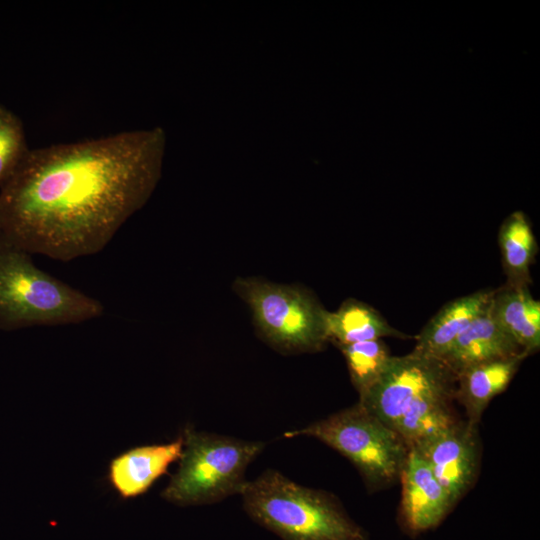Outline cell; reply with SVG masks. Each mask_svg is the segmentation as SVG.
Masks as SVG:
<instances>
[{"mask_svg": "<svg viewBox=\"0 0 540 540\" xmlns=\"http://www.w3.org/2000/svg\"><path fill=\"white\" fill-rule=\"evenodd\" d=\"M265 443L186 428L177 472L161 493L176 505L213 504L241 494L249 464Z\"/></svg>", "mask_w": 540, "mask_h": 540, "instance_id": "obj_5", "label": "cell"}, {"mask_svg": "<svg viewBox=\"0 0 540 540\" xmlns=\"http://www.w3.org/2000/svg\"><path fill=\"white\" fill-rule=\"evenodd\" d=\"M498 242L504 271L510 285H529L530 265L537 253V242L522 211L511 213L502 223Z\"/></svg>", "mask_w": 540, "mask_h": 540, "instance_id": "obj_16", "label": "cell"}, {"mask_svg": "<svg viewBox=\"0 0 540 540\" xmlns=\"http://www.w3.org/2000/svg\"><path fill=\"white\" fill-rule=\"evenodd\" d=\"M494 290H480L446 303L416 336L413 351L442 359L456 338L489 305Z\"/></svg>", "mask_w": 540, "mask_h": 540, "instance_id": "obj_12", "label": "cell"}, {"mask_svg": "<svg viewBox=\"0 0 540 540\" xmlns=\"http://www.w3.org/2000/svg\"><path fill=\"white\" fill-rule=\"evenodd\" d=\"M326 334L337 347L383 337H408L391 327L377 310L355 299L345 300L335 312L327 311Z\"/></svg>", "mask_w": 540, "mask_h": 540, "instance_id": "obj_15", "label": "cell"}, {"mask_svg": "<svg viewBox=\"0 0 540 540\" xmlns=\"http://www.w3.org/2000/svg\"><path fill=\"white\" fill-rule=\"evenodd\" d=\"M29 151L22 120L0 103V188L13 176Z\"/></svg>", "mask_w": 540, "mask_h": 540, "instance_id": "obj_18", "label": "cell"}, {"mask_svg": "<svg viewBox=\"0 0 540 540\" xmlns=\"http://www.w3.org/2000/svg\"><path fill=\"white\" fill-rule=\"evenodd\" d=\"M410 448L426 461L453 505L472 486L479 463L475 424L456 421Z\"/></svg>", "mask_w": 540, "mask_h": 540, "instance_id": "obj_8", "label": "cell"}, {"mask_svg": "<svg viewBox=\"0 0 540 540\" xmlns=\"http://www.w3.org/2000/svg\"><path fill=\"white\" fill-rule=\"evenodd\" d=\"M399 479L402 483L401 521L410 534L437 527L454 506L426 461L409 450Z\"/></svg>", "mask_w": 540, "mask_h": 540, "instance_id": "obj_9", "label": "cell"}, {"mask_svg": "<svg viewBox=\"0 0 540 540\" xmlns=\"http://www.w3.org/2000/svg\"><path fill=\"white\" fill-rule=\"evenodd\" d=\"M249 517L283 540H368L336 497L265 470L241 491Z\"/></svg>", "mask_w": 540, "mask_h": 540, "instance_id": "obj_3", "label": "cell"}, {"mask_svg": "<svg viewBox=\"0 0 540 540\" xmlns=\"http://www.w3.org/2000/svg\"><path fill=\"white\" fill-rule=\"evenodd\" d=\"M5 240L4 234L0 228V244Z\"/></svg>", "mask_w": 540, "mask_h": 540, "instance_id": "obj_19", "label": "cell"}, {"mask_svg": "<svg viewBox=\"0 0 540 540\" xmlns=\"http://www.w3.org/2000/svg\"><path fill=\"white\" fill-rule=\"evenodd\" d=\"M183 450V437L167 444L140 446L114 458L109 467V479L123 498L145 493L167 472Z\"/></svg>", "mask_w": 540, "mask_h": 540, "instance_id": "obj_11", "label": "cell"}, {"mask_svg": "<svg viewBox=\"0 0 540 540\" xmlns=\"http://www.w3.org/2000/svg\"><path fill=\"white\" fill-rule=\"evenodd\" d=\"M491 308L499 325L528 355L540 347V302L527 285H510L494 290Z\"/></svg>", "mask_w": 540, "mask_h": 540, "instance_id": "obj_14", "label": "cell"}, {"mask_svg": "<svg viewBox=\"0 0 540 540\" xmlns=\"http://www.w3.org/2000/svg\"><path fill=\"white\" fill-rule=\"evenodd\" d=\"M522 353L526 352L496 321L490 301L487 308L456 338L441 360L456 376L470 366Z\"/></svg>", "mask_w": 540, "mask_h": 540, "instance_id": "obj_10", "label": "cell"}, {"mask_svg": "<svg viewBox=\"0 0 540 540\" xmlns=\"http://www.w3.org/2000/svg\"><path fill=\"white\" fill-rule=\"evenodd\" d=\"M159 140L123 131L30 149L0 188L5 239L64 262L100 252L149 197Z\"/></svg>", "mask_w": 540, "mask_h": 540, "instance_id": "obj_1", "label": "cell"}, {"mask_svg": "<svg viewBox=\"0 0 540 540\" xmlns=\"http://www.w3.org/2000/svg\"><path fill=\"white\" fill-rule=\"evenodd\" d=\"M526 353L518 356L476 364L456 374L455 398L464 406L468 422L477 424L484 409L496 395L503 392Z\"/></svg>", "mask_w": 540, "mask_h": 540, "instance_id": "obj_13", "label": "cell"}, {"mask_svg": "<svg viewBox=\"0 0 540 540\" xmlns=\"http://www.w3.org/2000/svg\"><path fill=\"white\" fill-rule=\"evenodd\" d=\"M297 436L315 438L339 452L373 489L400 477L410 450L399 434L359 403L284 434L287 438Z\"/></svg>", "mask_w": 540, "mask_h": 540, "instance_id": "obj_6", "label": "cell"}, {"mask_svg": "<svg viewBox=\"0 0 540 540\" xmlns=\"http://www.w3.org/2000/svg\"><path fill=\"white\" fill-rule=\"evenodd\" d=\"M338 348L346 360L351 382L359 396L376 383L391 357L382 339L342 345Z\"/></svg>", "mask_w": 540, "mask_h": 540, "instance_id": "obj_17", "label": "cell"}, {"mask_svg": "<svg viewBox=\"0 0 540 540\" xmlns=\"http://www.w3.org/2000/svg\"><path fill=\"white\" fill-rule=\"evenodd\" d=\"M456 376L440 359L416 351L391 356L359 404L401 436L409 448L456 422Z\"/></svg>", "mask_w": 540, "mask_h": 540, "instance_id": "obj_2", "label": "cell"}, {"mask_svg": "<svg viewBox=\"0 0 540 540\" xmlns=\"http://www.w3.org/2000/svg\"><path fill=\"white\" fill-rule=\"evenodd\" d=\"M103 313L99 300L38 268L30 253L0 244V330L78 324Z\"/></svg>", "mask_w": 540, "mask_h": 540, "instance_id": "obj_4", "label": "cell"}, {"mask_svg": "<svg viewBox=\"0 0 540 540\" xmlns=\"http://www.w3.org/2000/svg\"><path fill=\"white\" fill-rule=\"evenodd\" d=\"M233 288L249 306L262 339L277 351L316 352L328 342L327 310L308 291L241 277Z\"/></svg>", "mask_w": 540, "mask_h": 540, "instance_id": "obj_7", "label": "cell"}]
</instances>
